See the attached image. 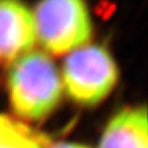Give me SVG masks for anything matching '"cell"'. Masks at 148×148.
I'll use <instances>...</instances> for the list:
<instances>
[{"instance_id":"cell-1","label":"cell","mask_w":148,"mask_h":148,"mask_svg":"<svg viewBox=\"0 0 148 148\" xmlns=\"http://www.w3.org/2000/svg\"><path fill=\"white\" fill-rule=\"evenodd\" d=\"M9 88L14 111L29 120L47 116L62 95V80L57 68L42 52H27L14 62Z\"/></svg>"},{"instance_id":"cell-2","label":"cell","mask_w":148,"mask_h":148,"mask_svg":"<svg viewBox=\"0 0 148 148\" xmlns=\"http://www.w3.org/2000/svg\"><path fill=\"white\" fill-rule=\"evenodd\" d=\"M36 37L53 54L77 49L91 36V21L84 3L78 0H53L37 5L35 14Z\"/></svg>"},{"instance_id":"cell-3","label":"cell","mask_w":148,"mask_h":148,"mask_svg":"<svg viewBox=\"0 0 148 148\" xmlns=\"http://www.w3.org/2000/svg\"><path fill=\"white\" fill-rule=\"evenodd\" d=\"M117 69L111 56L99 46L74 49L66 58L63 82L68 95L84 105H95L111 91Z\"/></svg>"},{"instance_id":"cell-4","label":"cell","mask_w":148,"mask_h":148,"mask_svg":"<svg viewBox=\"0 0 148 148\" xmlns=\"http://www.w3.org/2000/svg\"><path fill=\"white\" fill-rule=\"evenodd\" d=\"M35 41L34 14L20 3L0 1V63L27 53Z\"/></svg>"},{"instance_id":"cell-5","label":"cell","mask_w":148,"mask_h":148,"mask_svg":"<svg viewBox=\"0 0 148 148\" xmlns=\"http://www.w3.org/2000/svg\"><path fill=\"white\" fill-rule=\"evenodd\" d=\"M99 148H147L146 109L117 114L109 122Z\"/></svg>"},{"instance_id":"cell-6","label":"cell","mask_w":148,"mask_h":148,"mask_svg":"<svg viewBox=\"0 0 148 148\" xmlns=\"http://www.w3.org/2000/svg\"><path fill=\"white\" fill-rule=\"evenodd\" d=\"M0 148H42L40 143L24 127L17 126V128L4 141Z\"/></svg>"},{"instance_id":"cell-7","label":"cell","mask_w":148,"mask_h":148,"mask_svg":"<svg viewBox=\"0 0 148 148\" xmlns=\"http://www.w3.org/2000/svg\"><path fill=\"white\" fill-rule=\"evenodd\" d=\"M18 125L14 123L5 116L0 115V145L6 140V138L11 135V133L17 128Z\"/></svg>"},{"instance_id":"cell-8","label":"cell","mask_w":148,"mask_h":148,"mask_svg":"<svg viewBox=\"0 0 148 148\" xmlns=\"http://www.w3.org/2000/svg\"><path fill=\"white\" fill-rule=\"evenodd\" d=\"M49 148H88V147L77 145V143H56V145L51 146Z\"/></svg>"}]
</instances>
